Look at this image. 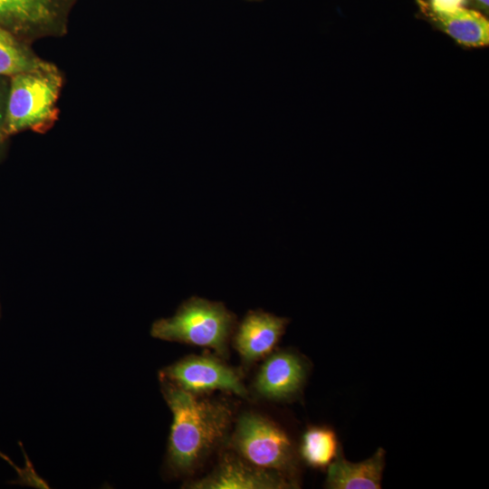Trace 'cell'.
Returning a JSON list of instances; mask_svg holds the SVG:
<instances>
[{
	"mask_svg": "<svg viewBox=\"0 0 489 489\" xmlns=\"http://www.w3.org/2000/svg\"><path fill=\"white\" fill-rule=\"evenodd\" d=\"M172 415L168 462L177 474L191 472L227 434L232 410L221 401L202 398L161 379Z\"/></svg>",
	"mask_w": 489,
	"mask_h": 489,
	"instance_id": "obj_1",
	"label": "cell"
},
{
	"mask_svg": "<svg viewBox=\"0 0 489 489\" xmlns=\"http://www.w3.org/2000/svg\"><path fill=\"white\" fill-rule=\"evenodd\" d=\"M62 77L51 67L11 77L2 129L3 140L23 131H40L53 120Z\"/></svg>",
	"mask_w": 489,
	"mask_h": 489,
	"instance_id": "obj_2",
	"label": "cell"
},
{
	"mask_svg": "<svg viewBox=\"0 0 489 489\" xmlns=\"http://www.w3.org/2000/svg\"><path fill=\"white\" fill-rule=\"evenodd\" d=\"M235 321L224 303L191 297L172 317L156 321L150 333L164 340L208 347L225 356Z\"/></svg>",
	"mask_w": 489,
	"mask_h": 489,
	"instance_id": "obj_3",
	"label": "cell"
},
{
	"mask_svg": "<svg viewBox=\"0 0 489 489\" xmlns=\"http://www.w3.org/2000/svg\"><path fill=\"white\" fill-rule=\"evenodd\" d=\"M230 441L237 455L255 466L288 478L296 471L297 458L292 440L280 427L262 415L242 414Z\"/></svg>",
	"mask_w": 489,
	"mask_h": 489,
	"instance_id": "obj_4",
	"label": "cell"
},
{
	"mask_svg": "<svg viewBox=\"0 0 489 489\" xmlns=\"http://www.w3.org/2000/svg\"><path fill=\"white\" fill-rule=\"evenodd\" d=\"M160 379L196 395L216 389L246 397L240 376L232 368L210 356H189L165 368Z\"/></svg>",
	"mask_w": 489,
	"mask_h": 489,
	"instance_id": "obj_5",
	"label": "cell"
},
{
	"mask_svg": "<svg viewBox=\"0 0 489 489\" xmlns=\"http://www.w3.org/2000/svg\"><path fill=\"white\" fill-rule=\"evenodd\" d=\"M295 483L283 475L255 466L240 456L226 457L201 480L187 487L194 489H283Z\"/></svg>",
	"mask_w": 489,
	"mask_h": 489,
	"instance_id": "obj_6",
	"label": "cell"
},
{
	"mask_svg": "<svg viewBox=\"0 0 489 489\" xmlns=\"http://www.w3.org/2000/svg\"><path fill=\"white\" fill-rule=\"evenodd\" d=\"M72 0H0V26L14 34H33L61 23Z\"/></svg>",
	"mask_w": 489,
	"mask_h": 489,
	"instance_id": "obj_7",
	"label": "cell"
},
{
	"mask_svg": "<svg viewBox=\"0 0 489 489\" xmlns=\"http://www.w3.org/2000/svg\"><path fill=\"white\" fill-rule=\"evenodd\" d=\"M418 11L430 24L465 47L489 43V21L484 14L468 6L440 11L417 0Z\"/></svg>",
	"mask_w": 489,
	"mask_h": 489,
	"instance_id": "obj_8",
	"label": "cell"
},
{
	"mask_svg": "<svg viewBox=\"0 0 489 489\" xmlns=\"http://www.w3.org/2000/svg\"><path fill=\"white\" fill-rule=\"evenodd\" d=\"M306 373V366L301 357L290 351H279L264 362L256 376L254 388L266 398L288 399L301 390Z\"/></svg>",
	"mask_w": 489,
	"mask_h": 489,
	"instance_id": "obj_9",
	"label": "cell"
},
{
	"mask_svg": "<svg viewBox=\"0 0 489 489\" xmlns=\"http://www.w3.org/2000/svg\"><path fill=\"white\" fill-rule=\"evenodd\" d=\"M289 319L265 312L250 311L239 324L234 343L247 362L257 360L273 349L283 334Z\"/></svg>",
	"mask_w": 489,
	"mask_h": 489,
	"instance_id": "obj_10",
	"label": "cell"
},
{
	"mask_svg": "<svg viewBox=\"0 0 489 489\" xmlns=\"http://www.w3.org/2000/svg\"><path fill=\"white\" fill-rule=\"evenodd\" d=\"M385 465V451L379 448L369 459L351 463L340 453L328 466L326 486L331 489H379Z\"/></svg>",
	"mask_w": 489,
	"mask_h": 489,
	"instance_id": "obj_11",
	"label": "cell"
},
{
	"mask_svg": "<svg viewBox=\"0 0 489 489\" xmlns=\"http://www.w3.org/2000/svg\"><path fill=\"white\" fill-rule=\"evenodd\" d=\"M52 65L35 56L14 33L0 26V76L12 77L44 70Z\"/></svg>",
	"mask_w": 489,
	"mask_h": 489,
	"instance_id": "obj_12",
	"label": "cell"
},
{
	"mask_svg": "<svg viewBox=\"0 0 489 489\" xmlns=\"http://www.w3.org/2000/svg\"><path fill=\"white\" fill-rule=\"evenodd\" d=\"M300 453L307 465L328 467L340 454L336 434L326 427H312L302 438Z\"/></svg>",
	"mask_w": 489,
	"mask_h": 489,
	"instance_id": "obj_13",
	"label": "cell"
},
{
	"mask_svg": "<svg viewBox=\"0 0 489 489\" xmlns=\"http://www.w3.org/2000/svg\"><path fill=\"white\" fill-rule=\"evenodd\" d=\"M426 4L440 11L451 10L461 6H468L467 0H424Z\"/></svg>",
	"mask_w": 489,
	"mask_h": 489,
	"instance_id": "obj_14",
	"label": "cell"
},
{
	"mask_svg": "<svg viewBox=\"0 0 489 489\" xmlns=\"http://www.w3.org/2000/svg\"><path fill=\"white\" fill-rule=\"evenodd\" d=\"M8 91L5 82L0 76V146L4 141L2 139V129L6 110Z\"/></svg>",
	"mask_w": 489,
	"mask_h": 489,
	"instance_id": "obj_15",
	"label": "cell"
},
{
	"mask_svg": "<svg viewBox=\"0 0 489 489\" xmlns=\"http://www.w3.org/2000/svg\"><path fill=\"white\" fill-rule=\"evenodd\" d=\"M468 7L474 8L482 12L483 14H488L489 0H467Z\"/></svg>",
	"mask_w": 489,
	"mask_h": 489,
	"instance_id": "obj_16",
	"label": "cell"
},
{
	"mask_svg": "<svg viewBox=\"0 0 489 489\" xmlns=\"http://www.w3.org/2000/svg\"><path fill=\"white\" fill-rule=\"evenodd\" d=\"M245 1L253 2V3H257V2H262V1H264V0H245Z\"/></svg>",
	"mask_w": 489,
	"mask_h": 489,
	"instance_id": "obj_17",
	"label": "cell"
}]
</instances>
